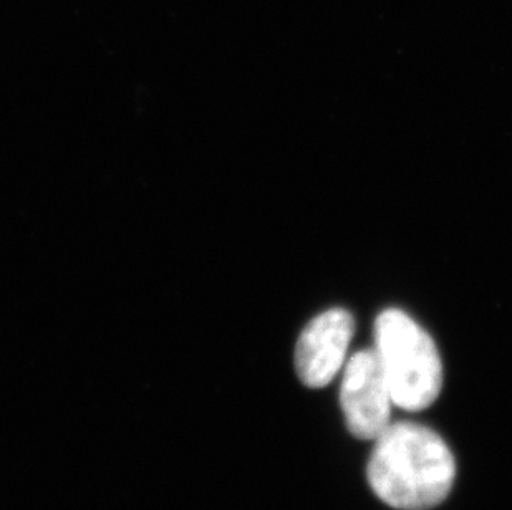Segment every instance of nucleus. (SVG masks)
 I'll return each instance as SVG.
<instances>
[{
    "label": "nucleus",
    "mask_w": 512,
    "mask_h": 510,
    "mask_svg": "<svg viewBox=\"0 0 512 510\" xmlns=\"http://www.w3.org/2000/svg\"><path fill=\"white\" fill-rule=\"evenodd\" d=\"M373 492L398 510H430L450 496L456 462L448 444L421 424H390L368 461Z\"/></svg>",
    "instance_id": "obj_1"
},
{
    "label": "nucleus",
    "mask_w": 512,
    "mask_h": 510,
    "mask_svg": "<svg viewBox=\"0 0 512 510\" xmlns=\"http://www.w3.org/2000/svg\"><path fill=\"white\" fill-rule=\"evenodd\" d=\"M375 353L392 393L393 405L406 411L430 408L443 388V365L425 328L398 308L375 320Z\"/></svg>",
    "instance_id": "obj_2"
},
{
    "label": "nucleus",
    "mask_w": 512,
    "mask_h": 510,
    "mask_svg": "<svg viewBox=\"0 0 512 510\" xmlns=\"http://www.w3.org/2000/svg\"><path fill=\"white\" fill-rule=\"evenodd\" d=\"M340 405L348 431L362 441H375L392 424V393L375 350H360L348 360Z\"/></svg>",
    "instance_id": "obj_3"
},
{
    "label": "nucleus",
    "mask_w": 512,
    "mask_h": 510,
    "mask_svg": "<svg viewBox=\"0 0 512 510\" xmlns=\"http://www.w3.org/2000/svg\"><path fill=\"white\" fill-rule=\"evenodd\" d=\"M355 333V320L345 308H330L310 320L295 347V370L309 388H324L342 370Z\"/></svg>",
    "instance_id": "obj_4"
}]
</instances>
